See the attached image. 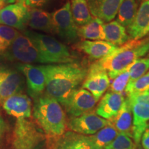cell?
<instances>
[{"instance_id": "obj_41", "label": "cell", "mask_w": 149, "mask_h": 149, "mask_svg": "<svg viewBox=\"0 0 149 149\" xmlns=\"http://www.w3.org/2000/svg\"><path fill=\"white\" fill-rule=\"evenodd\" d=\"M145 1H148V0H145Z\"/></svg>"}, {"instance_id": "obj_11", "label": "cell", "mask_w": 149, "mask_h": 149, "mask_svg": "<svg viewBox=\"0 0 149 149\" xmlns=\"http://www.w3.org/2000/svg\"><path fill=\"white\" fill-rule=\"evenodd\" d=\"M17 68L26 77L30 95L35 99L42 95L46 89V73L44 65L21 64Z\"/></svg>"}, {"instance_id": "obj_21", "label": "cell", "mask_w": 149, "mask_h": 149, "mask_svg": "<svg viewBox=\"0 0 149 149\" xmlns=\"http://www.w3.org/2000/svg\"><path fill=\"white\" fill-rule=\"evenodd\" d=\"M119 133H125L133 139V113L128 99H125L120 112L109 120Z\"/></svg>"}, {"instance_id": "obj_38", "label": "cell", "mask_w": 149, "mask_h": 149, "mask_svg": "<svg viewBox=\"0 0 149 149\" xmlns=\"http://www.w3.org/2000/svg\"><path fill=\"white\" fill-rule=\"evenodd\" d=\"M5 2L3 1H2V0H0V5H2V6H3L5 4Z\"/></svg>"}, {"instance_id": "obj_14", "label": "cell", "mask_w": 149, "mask_h": 149, "mask_svg": "<svg viewBox=\"0 0 149 149\" xmlns=\"http://www.w3.org/2000/svg\"><path fill=\"white\" fill-rule=\"evenodd\" d=\"M124 0H86L91 13L104 22L114 19Z\"/></svg>"}, {"instance_id": "obj_6", "label": "cell", "mask_w": 149, "mask_h": 149, "mask_svg": "<svg viewBox=\"0 0 149 149\" xmlns=\"http://www.w3.org/2000/svg\"><path fill=\"white\" fill-rule=\"evenodd\" d=\"M29 119L17 120L15 123L13 134V144L15 149H34L43 139V134Z\"/></svg>"}, {"instance_id": "obj_16", "label": "cell", "mask_w": 149, "mask_h": 149, "mask_svg": "<svg viewBox=\"0 0 149 149\" xmlns=\"http://www.w3.org/2000/svg\"><path fill=\"white\" fill-rule=\"evenodd\" d=\"M130 40H140L149 33V0L141 3L137 15L128 27Z\"/></svg>"}, {"instance_id": "obj_29", "label": "cell", "mask_w": 149, "mask_h": 149, "mask_svg": "<svg viewBox=\"0 0 149 149\" xmlns=\"http://www.w3.org/2000/svg\"><path fill=\"white\" fill-rule=\"evenodd\" d=\"M149 70V57L139 58L132 64L129 68L130 80L133 82L136 79L142 77Z\"/></svg>"}, {"instance_id": "obj_18", "label": "cell", "mask_w": 149, "mask_h": 149, "mask_svg": "<svg viewBox=\"0 0 149 149\" xmlns=\"http://www.w3.org/2000/svg\"><path fill=\"white\" fill-rule=\"evenodd\" d=\"M110 86V78L106 72L88 70V74L83 81L82 88L89 91L99 101Z\"/></svg>"}, {"instance_id": "obj_35", "label": "cell", "mask_w": 149, "mask_h": 149, "mask_svg": "<svg viewBox=\"0 0 149 149\" xmlns=\"http://www.w3.org/2000/svg\"><path fill=\"white\" fill-rule=\"evenodd\" d=\"M141 139L143 148L149 149V128L144 132Z\"/></svg>"}, {"instance_id": "obj_27", "label": "cell", "mask_w": 149, "mask_h": 149, "mask_svg": "<svg viewBox=\"0 0 149 149\" xmlns=\"http://www.w3.org/2000/svg\"><path fill=\"white\" fill-rule=\"evenodd\" d=\"M136 0H124L117 13V21L124 27H128L135 19L137 13Z\"/></svg>"}, {"instance_id": "obj_22", "label": "cell", "mask_w": 149, "mask_h": 149, "mask_svg": "<svg viewBox=\"0 0 149 149\" xmlns=\"http://www.w3.org/2000/svg\"><path fill=\"white\" fill-rule=\"evenodd\" d=\"M28 26L36 31L54 33L52 14L40 8H29Z\"/></svg>"}, {"instance_id": "obj_15", "label": "cell", "mask_w": 149, "mask_h": 149, "mask_svg": "<svg viewBox=\"0 0 149 149\" xmlns=\"http://www.w3.org/2000/svg\"><path fill=\"white\" fill-rule=\"evenodd\" d=\"M124 101L122 94L109 91L99 102L95 113L102 118L111 120L120 112Z\"/></svg>"}, {"instance_id": "obj_24", "label": "cell", "mask_w": 149, "mask_h": 149, "mask_svg": "<svg viewBox=\"0 0 149 149\" xmlns=\"http://www.w3.org/2000/svg\"><path fill=\"white\" fill-rule=\"evenodd\" d=\"M104 22L100 19L93 17L88 24L78 28V35L84 40H105L104 31Z\"/></svg>"}, {"instance_id": "obj_33", "label": "cell", "mask_w": 149, "mask_h": 149, "mask_svg": "<svg viewBox=\"0 0 149 149\" xmlns=\"http://www.w3.org/2000/svg\"><path fill=\"white\" fill-rule=\"evenodd\" d=\"M127 99L130 102L146 104L149 105V91L137 94L128 95Z\"/></svg>"}, {"instance_id": "obj_30", "label": "cell", "mask_w": 149, "mask_h": 149, "mask_svg": "<svg viewBox=\"0 0 149 149\" xmlns=\"http://www.w3.org/2000/svg\"><path fill=\"white\" fill-rule=\"evenodd\" d=\"M104 149H137V144L129 135L119 133L116 138Z\"/></svg>"}, {"instance_id": "obj_7", "label": "cell", "mask_w": 149, "mask_h": 149, "mask_svg": "<svg viewBox=\"0 0 149 149\" xmlns=\"http://www.w3.org/2000/svg\"><path fill=\"white\" fill-rule=\"evenodd\" d=\"M54 33L68 43H74L78 40V27L72 19L70 3L65 4L52 13Z\"/></svg>"}, {"instance_id": "obj_39", "label": "cell", "mask_w": 149, "mask_h": 149, "mask_svg": "<svg viewBox=\"0 0 149 149\" xmlns=\"http://www.w3.org/2000/svg\"><path fill=\"white\" fill-rule=\"evenodd\" d=\"M3 8V6H2V5H0V10H1V8Z\"/></svg>"}, {"instance_id": "obj_3", "label": "cell", "mask_w": 149, "mask_h": 149, "mask_svg": "<svg viewBox=\"0 0 149 149\" xmlns=\"http://www.w3.org/2000/svg\"><path fill=\"white\" fill-rule=\"evenodd\" d=\"M33 117L48 137L57 139L66 132L64 111L57 100L46 94L35 99Z\"/></svg>"}, {"instance_id": "obj_32", "label": "cell", "mask_w": 149, "mask_h": 149, "mask_svg": "<svg viewBox=\"0 0 149 149\" xmlns=\"http://www.w3.org/2000/svg\"><path fill=\"white\" fill-rule=\"evenodd\" d=\"M129 68L121 72L115 79H113L114 80L110 86V90L111 92L122 94V93L125 91L126 86H127L130 80Z\"/></svg>"}, {"instance_id": "obj_20", "label": "cell", "mask_w": 149, "mask_h": 149, "mask_svg": "<svg viewBox=\"0 0 149 149\" xmlns=\"http://www.w3.org/2000/svg\"><path fill=\"white\" fill-rule=\"evenodd\" d=\"M117 46L105 40H83L78 44V48L91 58L100 59L110 55Z\"/></svg>"}, {"instance_id": "obj_26", "label": "cell", "mask_w": 149, "mask_h": 149, "mask_svg": "<svg viewBox=\"0 0 149 149\" xmlns=\"http://www.w3.org/2000/svg\"><path fill=\"white\" fill-rule=\"evenodd\" d=\"M118 133L119 132L111 123L95 134L88 137L96 149H104L116 138Z\"/></svg>"}, {"instance_id": "obj_31", "label": "cell", "mask_w": 149, "mask_h": 149, "mask_svg": "<svg viewBox=\"0 0 149 149\" xmlns=\"http://www.w3.org/2000/svg\"><path fill=\"white\" fill-rule=\"evenodd\" d=\"M148 91H149V71L135 81L128 83L125 92L128 95L144 93Z\"/></svg>"}, {"instance_id": "obj_12", "label": "cell", "mask_w": 149, "mask_h": 149, "mask_svg": "<svg viewBox=\"0 0 149 149\" xmlns=\"http://www.w3.org/2000/svg\"><path fill=\"white\" fill-rule=\"evenodd\" d=\"M3 109L17 120L29 119L32 114V102L26 95L19 93L3 102Z\"/></svg>"}, {"instance_id": "obj_34", "label": "cell", "mask_w": 149, "mask_h": 149, "mask_svg": "<svg viewBox=\"0 0 149 149\" xmlns=\"http://www.w3.org/2000/svg\"><path fill=\"white\" fill-rule=\"evenodd\" d=\"M48 0H23V3L28 8H38L48 2Z\"/></svg>"}, {"instance_id": "obj_23", "label": "cell", "mask_w": 149, "mask_h": 149, "mask_svg": "<svg viewBox=\"0 0 149 149\" xmlns=\"http://www.w3.org/2000/svg\"><path fill=\"white\" fill-rule=\"evenodd\" d=\"M106 41L115 46H122L130 40L126 28L117 21H111L104 24Z\"/></svg>"}, {"instance_id": "obj_4", "label": "cell", "mask_w": 149, "mask_h": 149, "mask_svg": "<svg viewBox=\"0 0 149 149\" xmlns=\"http://www.w3.org/2000/svg\"><path fill=\"white\" fill-rule=\"evenodd\" d=\"M24 35L29 37L38 49L44 64H58L72 62L73 57L65 44L50 35L25 31Z\"/></svg>"}, {"instance_id": "obj_28", "label": "cell", "mask_w": 149, "mask_h": 149, "mask_svg": "<svg viewBox=\"0 0 149 149\" xmlns=\"http://www.w3.org/2000/svg\"><path fill=\"white\" fill-rule=\"evenodd\" d=\"M19 34L17 29L0 24V54L8 49Z\"/></svg>"}, {"instance_id": "obj_2", "label": "cell", "mask_w": 149, "mask_h": 149, "mask_svg": "<svg viewBox=\"0 0 149 149\" xmlns=\"http://www.w3.org/2000/svg\"><path fill=\"white\" fill-rule=\"evenodd\" d=\"M148 51L149 38L128 41L107 57L93 63L88 69L106 72L110 79H113Z\"/></svg>"}, {"instance_id": "obj_10", "label": "cell", "mask_w": 149, "mask_h": 149, "mask_svg": "<svg viewBox=\"0 0 149 149\" xmlns=\"http://www.w3.org/2000/svg\"><path fill=\"white\" fill-rule=\"evenodd\" d=\"M29 8L23 3H11L0 10V24L18 31H24L28 25Z\"/></svg>"}, {"instance_id": "obj_1", "label": "cell", "mask_w": 149, "mask_h": 149, "mask_svg": "<svg viewBox=\"0 0 149 149\" xmlns=\"http://www.w3.org/2000/svg\"><path fill=\"white\" fill-rule=\"evenodd\" d=\"M46 94L62 104L84 81L88 70L77 63L44 65Z\"/></svg>"}, {"instance_id": "obj_17", "label": "cell", "mask_w": 149, "mask_h": 149, "mask_svg": "<svg viewBox=\"0 0 149 149\" xmlns=\"http://www.w3.org/2000/svg\"><path fill=\"white\" fill-rule=\"evenodd\" d=\"M130 104L133 113V139L137 144L144 132L149 128V105L135 102H130Z\"/></svg>"}, {"instance_id": "obj_36", "label": "cell", "mask_w": 149, "mask_h": 149, "mask_svg": "<svg viewBox=\"0 0 149 149\" xmlns=\"http://www.w3.org/2000/svg\"><path fill=\"white\" fill-rule=\"evenodd\" d=\"M6 129V124L4 121L1 117H0V141L1 140L3 134H4Z\"/></svg>"}, {"instance_id": "obj_40", "label": "cell", "mask_w": 149, "mask_h": 149, "mask_svg": "<svg viewBox=\"0 0 149 149\" xmlns=\"http://www.w3.org/2000/svg\"><path fill=\"white\" fill-rule=\"evenodd\" d=\"M22 1H23V0H17L18 2H22Z\"/></svg>"}, {"instance_id": "obj_5", "label": "cell", "mask_w": 149, "mask_h": 149, "mask_svg": "<svg viewBox=\"0 0 149 149\" xmlns=\"http://www.w3.org/2000/svg\"><path fill=\"white\" fill-rule=\"evenodd\" d=\"M5 53L8 58L20 61L22 64H44L38 49L25 35L19 34Z\"/></svg>"}, {"instance_id": "obj_19", "label": "cell", "mask_w": 149, "mask_h": 149, "mask_svg": "<svg viewBox=\"0 0 149 149\" xmlns=\"http://www.w3.org/2000/svg\"><path fill=\"white\" fill-rule=\"evenodd\" d=\"M54 149H96L88 136L67 131L56 139Z\"/></svg>"}, {"instance_id": "obj_13", "label": "cell", "mask_w": 149, "mask_h": 149, "mask_svg": "<svg viewBox=\"0 0 149 149\" xmlns=\"http://www.w3.org/2000/svg\"><path fill=\"white\" fill-rule=\"evenodd\" d=\"M23 85L24 79L18 71L0 68V102L19 93Z\"/></svg>"}, {"instance_id": "obj_25", "label": "cell", "mask_w": 149, "mask_h": 149, "mask_svg": "<svg viewBox=\"0 0 149 149\" xmlns=\"http://www.w3.org/2000/svg\"><path fill=\"white\" fill-rule=\"evenodd\" d=\"M70 9L72 19L78 28L88 24L93 19L86 0H71Z\"/></svg>"}, {"instance_id": "obj_8", "label": "cell", "mask_w": 149, "mask_h": 149, "mask_svg": "<svg viewBox=\"0 0 149 149\" xmlns=\"http://www.w3.org/2000/svg\"><path fill=\"white\" fill-rule=\"evenodd\" d=\"M97 102L89 91L81 88L74 91L61 105L70 117H76L93 111Z\"/></svg>"}, {"instance_id": "obj_37", "label": "cell", "mask_w": 149, "mask_h": 149, "mask_svg": "<svg viewBox=\"0 0 149 149\" xmlns=\"http://www.w3.org/2000/svg\"><path fill=\"white\" fill-rule=\"evenodd\" d=\"M16 1H17V0H6V3L11 4V3H14Z\"/></svg>"}, {"instance_id": "obj_9", "label": "cell", "mask_w": 149, "mask_h": 149, "mask_svg": "<svg viewBox=\"0 0 149 149\" xmlns=\"http://www.w3.org/2000/svg\"><path fill=\"white\" fill-rule=\"evenodd\" d=\"M111 124L109 120L102 118L95 112L91 111L79 117H70L68 127L72 131L84 135H93Z\"/></svg>"}]
</instances>
